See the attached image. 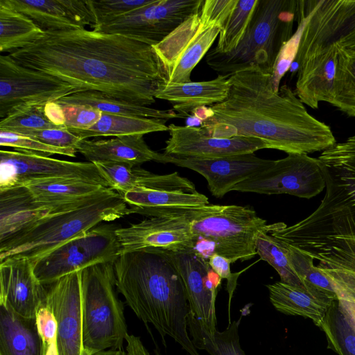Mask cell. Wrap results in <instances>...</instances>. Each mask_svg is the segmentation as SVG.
I'll list each match as a JSON object with an SVG mask.
<instances>
[{
	"label": "cell",
	"instance_id": "10",
	"mask_svg": "<svg viewBox=\"0 0 355 355\" xmlns=\"http://www.w3.org/2000/svg\"><path fill=\"white\" fill-rule=\"evenodd\" d=\"M298 11L304 24L295 59L297 67L355 35V0L298 1Z\"/></svg>",
	"mask_w": 355,
	"mask_h": 355
},
{
	"label": "cell",
	"instance_id": "31",
	"mask_svg": "<svg viewBox=\"0 0 355 355\" xmlns=\"http://www.w3.org/2000/svg\"><path fill=\"white\" fill-rule=\"evenodd\" d=\"M61 105L91 106L102 113L168 120L180 117L173 110H157L119 100L96 91L77 92L56 101Z\"/></svg>",
	"mask_w": 355,
	"mask_h": 355
},
{
	"label": "cell",
	"instance_id": "55",
	"mask_svg": "<svg viewBox=\"0 0 355 355\" xmlns=\"http://www.w3.org/2000/svg\"><path fill=\"white\" fill-rule=\"evenodd\" d=\"M156 355H161L157 351H155Z\"/></svg>",
	"mask_w": 355,
	"mask_h": 355
},
{
	"label": "cell",
	"instance_id": "46",
	"mask_svg": "<svg viewBox=\"0 0 355 355\" xmlns=\"http://www.w3.org/2000/svg\"><path fill=\"white\" fill-rule=\"evenodd\" d=\"M237 1L238 0H204L200 12L209 21L223 28Z\"/></svg>",
	"mask_w": 355,
	"mask_h": 355
},
{
	"label": "cell",
	"instance_id": "22",
	"mask_svg": "<svg viewBox=\"0 0 355 355\" xmlns=\"http://www.w3.org/2000/svg\"><path fill=\"white\" fill-rule=\"evenodd\" d=\"M0 304L16 313L35 318L45 302L47 288L36 277L31 261L10 257L0 262Z\"/></svg>",
	"mask_w": 355,
	"mask_h": 355
},
{
	"label": "cell",
	"instance_id": "41",
	"mask_svg": "<svg viewBox=\"0 0 355 355\" xmlns=\"http://www.w3.org/2000/svg\"><path fill=\"white\" fill-rule=\"evenodd\" d=\"M44 107V105H30L16 110L1 119L0 130L17 132L25 130L61 128L47 119Z\"/></svg>",
	"mask_w": 355,
	"mask_h": 355
},
{
	"label": "cell",
	"instance_id": "54",
	"mask_svg": "<svg viewBox=\"0 0 355 355\" xmlns=\"http://www.w3.org/2000/svg\"><path fill=\"white\" fill-rule=\"evenodd\" d=\"M352 285H355V284H352ZM352 285H349V286H352ZM343 287H346V286H342V287H339V288H334V290H335V289H337V288H343Z\"/></svg>",
	"mask_w": 355,
	"mask_h": 355
},
{
	"label": "cell",
	"instance_id": "49",
	"mask_svg": "<svg viewBox=\"0 0 355 355\" xmlns=\"http://www.w3.org/2000/svg\"><path fill=\"white\" fill-rule=\"evenodd\" d=\"M44 112L47 119L55 126L65 127V116L62 107L57 101H49L44 105Z\"/></svg>",
	"mask_w": 355,
	"mask_h": 355
},
{
	"label": "cell",
	"instance_id": "45",
	"mask_svg": "<svg viewBox=\"0 0 355 355\" xmlns=\"http://www.w3.org/2000/svg\"><path fill=\"white\" fill-rule=\"evenodd\" d=\"M61 105V104H60ZM65 116L67 129L87 130L101 119L102 112L91 106L61 105Z\"/></svg>",
	"mask_w": 355,
	"mask_h": 355
},
{
	"label": "cell",
	"instance_id": "30",
	"mask_svg": "<svg viewBox=\"0 0 355 355\" xmlns=\"http://www.w3.org/2000/svg\"><path fill=\"white\" fill-rule=\"evenodd\" d=\"M35 318H26L0 304V355H44Z\"/></svg>",
	"mask_w": 355,
	"mask_h": 355
},
{
	"label": "cell",
	"instance_id": "56",
	"mask_svg": "<svg viewBox=\"0 0 355 355\" xmlns=\"http://www.w3.org/2000/svg\"><path fill=\"white\" fill-rule=\"evenodd\" d=\"M353 116L355 117V113L354 114Z\"/></svg>",
	"mask_w": 355,
	"mask_h": 355
},
{
	"label": "cell",
	"instance_id": "38",
	"mask_svg": "<svg viewBox=\"0 0 355 355\" xmlns=\"http://www.w3.org/2000/svg\"><path fill=\"white\" fill-rule=\"evenodd\" d=\"M258 0H238L224 24L216 46L213 49L221 53L234 51L244 36Z\"/></svg>",
	"mask_w": 355,
	"mask_h": 355
},
{
	"label": "cell",
	"instance_id": "28",
	"mask_svg": "<svg viewBox=\"0 0 355 355\" xmlns=\"http://www.w3.org/2000/svg\"><path fill=\"white\" fill-rule=\"evenodd\" d=\"M266 287L270 301L276 310L286 315L309 318L318 327L329 307L336 300L315 287L293 286L281 281Z\"/></svg>",
	"mask_w": 355,
	"mask_h": 355
},
{
	"label": "cell",
	"instance_id": "27",
	"mask_svg": "<svg viewBox=\"0 0 355 355\" xmlns=\"http://www.w3.org/2000/svg\"><path fill=\"white\" fill-rule=\"evenodd\" d=\"M89 162H114L139 166L155 161L166 164L168 156L150 149L143 135L115 137L110 139H83L76 148Z\"/></svg>",
	"mask_w": 355,
	"mask_h": 355
},
{
	"label": "cell",
	"instance_id": "12",
	"mask_svg": "<svg viewBox=\"0 0 355 355\" xmlns=\"http://www.w3.org/2000/svg\"><path fill=\"white\" fill-rule=\"evenodd\" d=\"M203 1L153 0L92 30L130 37L154 46L198 11Z\"/></svg>",
	"mask_w": 355,
	"mask_h": 355
},
{
	"label": "cell",
	"instance_id": "43",
	"mask_svg": "<svg viewBox=\"0 0 355 355\" xmlns=\"http://www.w3.org/2000/svg\"><path fill=\"white\" fill-rule=\"evenodd\" d=\"M153 0H86L96 26L150 3ZM92 28V29H93Z\"/></svg>",
	"mask_w": 355,
	"mask_h": 355
},
{
	"label": "cell",
	"instance_id": "5",
	"mask_svg": "<svg viewBox=\"0 0 355 355\" xmlns=\"http://www.w3.org/2000/svg\"><path fill=\"white\" fill-rule=\"evenodd\" d=\"M131 214L150 217L166 214L182 216L193 237L210 242L212 253L228 259L231 263L251 259L257 254L255 241L259 231L268 225L250 207L207 205L195 208L146 209L130 207Z\"/></svg>",
	"mask_w": 355,
	"mask_h": 355
},
{
	"label": "cell",
	"instance_id": "51",
	"mask_svg": "<svg viewBox=\"0 0 355 355\" xmlns=\"http://www.w3.org/2000/svg\"><path fill=\"white\" fill-rule=\"evenodd\" d=\"M340 49L355 53V35L338 45Z\"/></svg>",
	"mask_w": 355,
	"mask_h": 355
},
{
	"label": "cell",
	"instance_id": "16",
	"mask_svg": "<svg viewBox=\"0 0 355 355\" xmlns=\"http://www.w3.org/2000/svg\"><path fill=\"white\" fill-rule=\"evenodd\" d=\"M186 290L190 313L209 334L216 329V297L221 278L194 249L169 252Z\"/></svg>",
	"mask_w": 355,
	"mask_h": 355
},
{
	"label": "cell",
	"instance_id": "14",
	"mask_svg": "<svg viewBox=\"0 0 355 355\" xmlns=\"http://www.w3.org/2000/svg\"><path fill=\"white\" fill-rule=\"evenodd\" d=\"M78 92L72 85L0 56V117L30 105H45Z\"/></svg>",
	"mask_w": 355,
	"mask_h": 355
},
{
	"label": "cell",
	"instance_id": "48",
	"mask_svg": "<svg viewBox=\"0 0 355 355\" xmlns=\"http://www.w3.org/2000/svg\"><path fill=\"white\" fill-rule=\"evenodd\" d=\"M208 263L211 268L221 278L227 280V291L230 294V302L236 288L239 273H232L230 269V261L216 253L209 256Z\"/></svg>",
	"mask_w": 355,
	"mask_h": 355
},
{
	"label": "cell",
	"instance_id": "47",
	"mask_svg": "<svg viewBox=\"0 0 355 355\" xmlns=\"http://www.w3.org/2000/svg\"><path fill=\"white\" fill-rule=\"evenodd\" d=\"M35 319L46 350L51 343L56 341L58 322L53 311L46 302L37 310Z\"/></svg>",
	"mask_w": 355,
	"mask_h": 355
},
{
	"label": "cell",
	"instance_id": "9",
	"mask_svg": "<svg viewBox=\"0 0 355 355\" xmlns=\"http://www.w3.org/2000/svg\"><path fill=\"white\" fill-rule=\"evenodd\" d=\"M221 28L203 17L199 10L162 41L152 46L162 70L164 82H191L192 71L211 49Z\"/></svg>",
	"mask_w": 355,
	"mask_h": 355
},
{
	"label": "cell",
	"instance_id": "13",
	"mask_svg": "<svg viewBox=\"0 0 355 355\" xmlns=\"http://www.w3.org/2000/svg\"><path fill=\"white\" fill-rule=\"evenodd\" d=\"M325 180L318 158L288 154L264 171L236 184L232 191L260 194H289L310 199L321 193Z\"/></svg>",
	"mask_w": 355,
	"mask_h": 355
},
{
	"label": "cell",
	"instance_id": "40",
	"mask_svg": "<svg viewBox=\"0 0 355 355\" xmlns=\"http://www.w3.org/2000/svg\"><path fill=\"white\" fill-rule=\"evenodd\" d=\"M98 171L107 181L109 187L122 196L138 185L145 169L139 166L114 162H95Z\"/></svg>",
	"mask_w": 355,
	"mask_h": 355
},
{
	"label": "cell",
	"instance_id": "24",
	"mask_svg": "<svg viewBox=\"0 0 355 355\" xmlns=\"http://www.w3.org/2000/svg\"><path fill=\"white\" fill-rule=\"evenodd\" d=\"M22 185L37 202L51 207L53 214L86 206L114 193L97 183L65 178L35 179Z\"/></svg>",
	"mask_w": 355,
	"mask_h": 355
},
{
	"label": "cell",
	"instance_id": "35",
	"mask_svg": "<svg viewBox=\"0 0 355 355\" xmlns=\"http://www.w3.org/2000/svg\"><path fill=\"white\" fill-rule=\"evenodd\" d=\"M282 222L268 225L259 231L255 241L257 254L278 272L282 282L293 286L313 287L304 283L293 270L284 248L279 241L268 233L279 228Z\"/></svg>",
	"mask_w": 355,
	"mask_h": 355
},
{
	"label": "cell",
	"instance_id": "37",
	"mask_svg": "<svg viewBox=\"0 0 355 355\" xmlns=\"http://www.w3.org/2000/svg\"><path fill=\"white\" fill-rule=\"evenodd\" d=\"M331 105L349 116L355 113V53L339 48Z\"/></svg>",
	"mask_w": 355,
	"mask_h": 355
},
{
	"label": "cell",
	"instance_id": "50",
	"mask_svg": "<svg viewBox=\"0 0 355 355\" xmlns=\"http://www.w3.org/2000/svg\"><path fill=\"white\" fill-rule=\"evenodd\" d=\"M128 355H150L141 339L135 335H128L125 339Z\"/></svg>",
	"mask_w": 355,
	"mask_h": 355
},
{
	"label": "cell",
	"instance_id": "34",
	"mask_svg": "<svg viewBox=\"0 0 355 355\" xmlns=\"http://www.w3.org/2000/svg\"><path fill=\"white\" fill-rule=\"evenodd\" d=\"M239 321L230 322L223 331L216 330L209 334L190 311L187 318L188 329L194 346L196 349L205 350L210 355H246L239 343Z\"/></svg>",
	"mask_w": 355,
	"mask_h": 355
},
{
	"label": "cell",
	"instance_id": "6",
	"mask_svg": "<svg viewBox=\"0 0 355 355\" xmlns=\"http://www.w3.org/2000/svg\"><path fill=\"white\" fill-rule=\"evenodd\" d=\"M118 193L86 206L44 217L19 234L0 243V262L24 257L32 262L57 246L108 222L130 214Z\"/></svg>",
	"mask_w": 355,
	"mask_h": 355
},
{
	"label": "cell",
	"instance_id": "53",
	"mask_svg": "<svg viewBox=\"0 0 355 355\" xmlns=\"http://www.w3.org/2000/svg\"><path fill=\"white\" fill-rule=\"evenodd\" d=\"M44 355H59L56 341L51 343L46 349Z\"/></svg>",
	"mask_w": 355,
	"mask_h": 355
},
{
	"label": "cell",
	"instance_id": "29",
	"mask_svg": "<svg viewBox=\"0 0 355 355\" xmlns=\"http://www.w3.org/2000/svg\"><path fill=\"white\" fill-rule=\"evenodd\" d=\"M51 214L52 207L37 202L24 185L0 191V243Z\"/></svg>",
	"mask_w": 355,
	"mask_h": 355
},
{
	"label": "cell",
	"instance_id": "33",
	"mask_svg": "<svg viewBox=\"0 0 355 355\" xmlns=\"http://www.w3.org/2000/svg\"><path fill=\"white\" fill-rule=\"evenodd\" d=\"M44 32L26 15L0 4V51L13 53L34 43Z\"/></svg>",
	"mask_w": 355,
	"mask_h": 355
},
{
	"label": "cell",
	"instance_id": "4",
	"mask_svg": "<svg viewBox=\"0 0 355 355\" xmlns=\"http://www.w3.org/2000/svg\"><path fill=\"white\" fill-rule=\"evenodd\" d=\"M297 0H258L244 36L232 52L210 49L207 64L218 75L232 76L251 67L272 73L283 46L292 37Z\"/></svg>",
	"mask_w": 355,
	"mask_h": 355
},
{
	"label": "cell",
	"instance_id": "7",
	"mask_svg": "<svg viewBox=\"0 0 355 355\" xmlns=\"http://www.w3.org/2000/svg\"><path fill=\"white\" fill-rule=\"evenodd\" d=\"M84 352L123 349L128 329L115 288L114 262L80 271Z\"/></svg>",
	"mask_w": 355,
	"mask_h": 355
},
{
	"label": "cell",
	"instance_id": "39",
	"mask_svg": "<svg viewBox=\"0 0 355 355\" xmlns=\"http://www.w3.org/2000/svg\"><path fill=\"white\" fill-rule=\"evenodd\" d=\"M278 241L286 252L291 266L300 279L306 284L326 293L337 300L331 283L324 273L315 266L313 259L292 246Z\"/></svg>",
	"mask_w": 355,
	"mask_h": 355
},
{
	"label": "cell",
	"instance_id": "52",
	"mask_svg": "<svg viewBox=\"0 0 355 355\" xmlns=\"http://www.w3.org/2000/svg\"><path fill=\"white\" fill-rule=\"evenodd\" d=\"M84 355H128L123 349H105L94 352H84Z\"/></svg>",
	"mask_w": 355,
	"mask_h": 355
},
{
	"label": "cell",
	"instance_id": "25",
	"mask_svg": "<svg viewBox=\"0 0 355 355\" xmlns=\"http://www.w3.org/2000/svg\"><path fill=\"white\" fill-rule=\"evenodd\" d=\"M230 76L218 75L212 80L184 83L159 82L155 98L168 101L180 118L189 116L198 109L222 102L230 89Z\"/></svg>",
	"mask_w": 355,
	"mask_h": 355
},
{
	"label": "cell",
	"instance_id": "11",
	"mask_svg": "<svg viewBox=\"0 0 355 355\" xmlns=\"http://www.w3.org/2000/svg\"><path fill=\"white\" fill-rule=\"evenodd\" d=\"M318 159L326 182L321 203L332 222L355 241V135Z\"/></svg>",
	"mask_w": 355,
	"mask_h": 355
},
{
	"label": "cell",
	"instance_id": "26",
	"mask_svg": "<svg viewBox=\"0 0 355 355\" xmlns=\"http://www.w3.org/2000/svg\"><path fill=\"white\" fill-rule=\"evenodd\" d=\"M338 47L314 55L297 67L295 94L304 104L316 109L321 101L332 103Z\"/></svg>",
	"mask_w": 355,
	"mask_h": 355
},
{
	"label": "cell",
	"instance_id": "21",
	"mask_svg": "<svg viewBox=\"0 0 355 355\" xmlns=\"http://www.w3.org/2000/svg\"><path fill=\"white\" fill-rule=\"evenodd\" d=\"M273 162L274 160L262 159L250 153L212 159L168 156L167 163L198 173L207 180L211 195L222 198L236 184L266 170Z\"/></svg>",
	"mask_w": 355,
	"mask_h": 355
},
{
	"label": "cell",
	"instance_id": "18",
	"mask_svg": "<svg viewBox=\"0 0 355 355\" xmlns=\"http://www.w3.org/2000/svg\"><path fill=\"white\" fill-rule=\"evenodd\" d=\"M80 271L46 286L45 302L58 322L56 344L59 355H84Z\"/></svg>",
	"mask_w": 355,
	"mask_h": 355
},
{
	"label": "cell",
	"instance_id": "17",
	"mask_svg": "<svg viewBox=\"0 0 355 355\" xmlns=\"http://www.w3.org/2000/svg\"><path fill=\"white\" fill-rule=\"evenodd\" d=\"M120 254L144 248L169 252L194 249L198 242L189 223L178 214L150 217L128 227L116 229Z\"/></svg>",
	"mask_w": 355,
	"mask_h": 355
},
{
	"label": "cell",
	"instance_id": "36",
	"mask_svg": "<svg viewBox=\"0 0 355 355\" xmlns=\"http://www.w3.org/2000/svg\"><path fill=\"white\" fill-rule=\"evenodd\" d=\"M319 328L325 334L328 349L338 355H355V329L341 311L337 300L329 307Z\"/></svg>",
	"mask_w": 355,
	"mask_h": 355
},
{
	"label": "cell",
	"instance_id": "15",
	"mask_svg": "<svg viewBox=\"0 0 355 355\" xmlns=\"http://www.w3.org/2000/svg\"><path fill=\"white\" fill-rule=\"evenodd\" d=\"M48 178L83 180L110 188L93 162L61 160L23 150H0V191Z\"/></svg>",
	"mask_w": 355,
	"mask_h": 355
},
{
	"label": "cell",
	"instance_id": "20",
	"mask_svg": "<svg viewBox=\"0 0 355 355\" xmlns=\"http://www.w3.org/2000/svg\"><path fill=\"white\" fill-rule=\"evenodd\" d=\"M169 138L164 154L178 158L212 159L254 153L269 148L263 140L248 137L218 138L209 135L202 127L168 125Z\"/></svg>",
	"mask_w": 355,
	"mask_h": 355
},
{
	"label": "cell",
	"instance_id": "8",
	"mask_svg": "<svg viewBox=\"0 0 355 355\" xmlns=\"http://www.w3.org/2000/svg\"><path fill=\"white\" fill-rule=\"evenodd\" d=\"M116 229L108 225L96 226L35 259L31 263L36 277L47 286L88 267L114 263L120 254Z\"/></svg>",
	"mask_w": 355,
	"mask_h": 355
},
{
	"label": "cell",
	"instance_id": "3",
	"mask_svg": "<svg viewBox=\"0 0 355 355\" xmlns=\"http://www.w3.org/2000/svg\"><path fill=\"white\" fill-rule=\"evenodd\" d=\"M116 286L127 304L163 339L172 338L189 355H200L189 334L190 311L182 279L169 252L144 248L120 254L114 263Z\"/></svg>",
	"mask_w": 355,
	"mask_h": 355
},
{
	"label": "cell",
	"instance_id": "32",
	"mask_svg": "<svg viewBox=\"0 0 355 355\" xmlns=\"http://www.w3.org/2000/svg\"><path fill=\"white\" fill-rule=\"evenodd\" d=\"M166 120L102 113L99 121L87 130L68 129L81 139L99 136L146 135L168 131Z\"/></svg>",
	"mask_w": 355,
	"mask_h": 355
},
{
	"label": "cell",
	"instance_id": "2",
	"mask_svg": "<svg viewBox=\"0 0 355 355\" xmlns=\"http://www.w3.org/2000/svg\"><path fill=\"white\" fill-rule=\"evenodd\" d=\"M271 74L251 67L230 76L227 97L192 114L214 137H254L287 154L324 151L336 143L330 127L316 119L286 85L275 92Z\"/></svg>",
	"mask_w": 355,
	"mask_h": 355
},
{
	"label": "cell",
	"instance_id": "1",
	"mask_svg": "<svg viewBox=\"0 0 355 355\" xmlns=\"http://www.w3.org/2000/svg\"><path fill=\"white\" fill-rule=\"evenodd\" d=\"M18 64L51 75L78 92L96 91L149 106L164 81L153 46L135 38L86 28L49 31L9 53Z\"/></svg>",
	"mask_w": 355,
	"mask_h": 355
},
{
	"label": "cell",
	"instance_id": "23",
	"mask_svg": "<svg viewBox=\"0 0 355 355\" xmlns=\"http://www.w3.org/2000/svg\"><path fill=\"white\" fill-rule=\"evenodd\" d=\"M0 4L26 15L44 32L95 26L86 0H0Z\"/></svg>",
	"mask_w": 355,
	"mask_h": 355
},
{
	"label": "cell",
	"instance_id": "19",
	"mask_svg": "<svg viewBox=\"0 0 355 355\" xmlns=\"http://www.w3.org/2000/svg\"><path fill=\"white\" fill-rule=\"evenodd\" d=\"M123 197L135 208H195L209 204L208 198L178 172L158 175L144 170L137 187Z\"/></svg>",
	"mask_w": 355,
	"mask_h": 355
},
{
	"label": "cell",
	"instance_id": "42",
	"mask_svg": "<svg viewBox=\"0 0 355 355\" xmlns=\"http://www.w3.org/2000/svg\"><path fill=\"white\" fill-rule=\"evenodd\" d=\"M0 145L1 147H12L17 150L32 152L46 156L59 154L74 157L77 153L75 148L52 146L32 137L3 130H0Z\"/></svg>",
	"mask_w": 355,
	"mask_h": 355
},
{
	"label": "cell",
	"instance_id": "44",
	"mask_svg": "<svg viewBox=\"0 0 355 355\" xmlns=\"http://www.w3.org/2000/svg\"><path fill=\"white\" fill-rule=\"evenodd\" d=\"M17 133L32 137L44 144L58 147L76 149L83 139L64 128L41 130H25Z\"/></svg>",
	"mask_w": 355,
	"mask_h": 355
}]
</instances>
